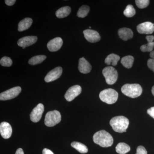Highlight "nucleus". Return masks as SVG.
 Returning a JSON list of instances; mask_svg holds the SVG:
<instances>
[{
	"mask_svg": "<svg viewBox=\"0 0 154 154\" xmlns=\"http://www.w3.org/2000/svg\"><path fill=\"white\" fill-rule=\"evenodd\" d=\"M130 147L124 143H118L116 147V152L119 154H125L130 151Z\"/></svg>",
	"mask_w": 154,
	"mask_h": 154,
	"instance_id": "nucleus-21",
	"label": "nucleus"
},
{
	"mask_svg": "<svg viewBox=\"0 0 154 154\" xmlns=\"http://www.w3.org/2000/svg\"><path fill=\"white\" fill-rule=\"evenodd\" d=\"M122 94L131 98L139 97L142 93V88L137 84H127L122 86L121 88Z\"/></svg>",
	"mask_w": 154,
	"mask_h": 154,
	"instance_id": "nucleus-3",
	"label": "nucleus"
},
{
	"mask_svg": "<svg viewBox=\"0 0 154 154\" xmlns=\"http://www.w3.org/2000/svg\"><path fill=\"white\" fill-rule=\"evenodd\" d=\"M21 87H16L2 92L0 94V100L2 101L10 100L17 97L21 93Z\"/></svg>",
	"mask_w": 154,
	"mask_h": 154,
	"instance_id": "nucleus-7",
	"label": "nucleus"
},
{
	"mask_svg": "<svg viewBox=\"0 0 154 154\" xmlns=\"http://www.w3.org/2000/svg\"><path fill=\"white\" fill-rule=\"evenodd\" d=\"M146 38L148 42H154V36H147Z\"/></svg>",
	"mask_w": 154,
	"mask_h": 154,
	"instance_id": "nucleus-35",
	"label": "nucleus"
},
{
	"mask_svg": "<svg viewBox=\"0 0 154 154\" xmlns=\"http://www.w3.org/2000/svg\"><path fill=\"white\" fill-rule=\"evenodd\" d=\"M63 72V69L61 67H57L50 71L45 78L46 82H50L57 79L60 77Z\"/></svg>",
	"mask_w": 154,
	"mask_h": 154,
	"instance_id": "nucleus-11",
	"label": "nucleus"
},
{
	"mask_svg": "<svg viewBox=\"0 0 154 154\" xmlns=\"http://www.w3.org/2000/svg\"><path fill=\"white\" fill-rule=\"evenodd\" d=\"M16 0H6L5 1L6 5L8 6H12L16 3Z\"/></svg>",
	"mask_w": 154,
	"mask_h": 154,
	"instance_id": "nucleus-33",
	"label": "nucleus"
},
{
	"mask_svg": "<svg viewBox=\"0 0 154 154\" xmlns=\"http://www.w3.org/2000/svg\"><path fill=\"white\" fill-rule=\"evenodd\" d=\"M82 89L79 85L72 86L66 91L65 98L68 102H71L82 93Z\"/></svg>",
	"mask_w": 154,
	"mask_h": 154,
	"instance_id": "nucleus-8",
	"label": "nucleus"
},
{
	"mask_svg": "<svg viewBox=\"0 0 154 154\" xmlns=\"http://www.w3.org/2000/svg\"><path fill=\"white\" fill-rule=\"evenodd\" d=\"M78 68L82 73L88 74L91 71L92 66L85 58L82 57L79 60Z\"/></svg>",
	"mask_w": 154,
	"mask_h": 154,
	"instance_id": "nucleus-16",
	"label": "nucleus"
},
{
	"mask_svg": "<svg viewBox=\"0 0 154 154\" xmlns=\"http://www.w3.org/2000/svg\"><path fill=\"white\" fill-rule=\"evenodd\" d=\"M123 14L125 17L130 18L134 16L136 11L133 6L131 5H128L125 8Z\"/></svg>",
	"mask_w": 154,
	"mask_h": 154,
	"instance_id": "nucleus-26",
	"label": "nucleus"
},
{
	"mask_svg": "<svg viewBox=\"0 0 154 154\" xmlns=\"http://www.w3.org/2000/svg\"><path fill=\"white\" fill-rule=\"evenodd\" d=\"M33 23V20L31 18H26L19 22L18 25V31L19 32L24 31L30 28Z\"/></svg>",
	"mask_w": 154,
	"mask_h": 154,
	"instance_id": "nucleus-18",
	"label": "nucleus"
},
{
	"mask_svg": "<svg viewBox=\"0 0 154 154\" xmlns=\"http://www.w3.org/2000/svg\"><path fill=\"white\" fill-rule=\"evenodd\" d=\"M136 154H147V152L144 147L140 146L137 149V152Z\"/></svg>",
	"mask_w": 154,
	"mask_h": 154,
	"instance_id": "nucleus-30",
	"label": "nucleus"
},
{
	"mask_svg": "<svg viewBox=\"0 0 154 154\" xmlns=\"http://www.w3.org/2000/svg\"><path fill=\"white\" fill-rule=\"evenodd\" d=\"M44 110V106L41 103L38 104L32 110L30 114V120L33 122H38L42 116Z\"/></svg>",
	"mask_w": 154,
	"mask_h": 154,
	"instance_id": "nucleus-9",
	"label": "nucleus"
},
{
	"mask_svg": "<svg viewBox=\"0 0 154 154\" xmlns=\"http://www.w3.org/2000/svg\"><path fill=\"white\" fill-rule=\"evenodd\" d=\"M147 112L149 115L154 119V107L149 108V109H148Z\"/></svg>",
	"mask_w": 154,
	"mask_h": 154,
	"instance_id": "nucleus-32",
	"label": "nucleus"
},
{
	"mask_svg": "<svg viewBox=\"0 0 154 154\" xmlns=\"http://www.w3.org/2000/svg\"><path fill=\"white\" fill-rule=\"evenodd\" d=\"M61 116L60 112L56 110L48 112L45 115V124L48 127L54 126L60 122Z\"/></svg>",
	"mask_w": 154,
	"mask_h": 154,
	"instance_id": "nucleus-5",
	"label": "nucleus"
},
{
	"mask_svg": "<svg viewBox=\"0 0 154 154\" xmlns=\"http://www.w3.org/2000/svg\"><path fill=\"white\" fill-rule=\"evenodd\" d=\"M42 154H54L51 150L45 148L43 149L42 150Z\"/></svg>",
	"mask_w": 154,
	"mask_h": 154,
	"instance_id": "nucleus-34",
	"label": "nucleus"
},
{
	"mask_svg": "<svg viewBox=\"0 0 154 154\" xmlns=\"http://www.w3.org/2000/svg\"><path fill=\"white\" fill-rule=\"evenodd\" d=\"M89 28H91V27H89Z\"/></svg>",
	"mask_w": 154,
	"mask_h": 154,
	"instance_id": "nucleus-40",
	"label": "nucleus"
},
{
	"mask_svg": "<svg viewBox=\"0 0 154 154\" xmlns=\"http://www.w3.org/2000/svg\"><path fill=\"white\" fill-rule=\"evenodd\" d=\"M15 154H24L23 149L21 148L18 149Z\"/></svg>",
	"mask_w": 154,
	"mask_h": 154,
	"instance_id": "nucleus-36",
	"label": "nucleus"
},
{
	"mask_svg": "<svg viewBox=\"0 0 154 154\" xmlns=\"http://www.w3.org/2000/svg\"><path fill=\"white\" fill-rule=\"evenodd\" d=\"M13 63V61L11 58L8 57H4L0 60V64L3 66L10 67Z\"/></svg>",
	"mask_w": 154,
	"mask_h": 154,
	"instance_id": "nucleus-28",
	"label": "nucleus"
},
{
	"mask_svg": "<svg viewBox=\"0 0 154 154\" xmlns=\"http://www.w3.org/2000/svg\"><path fill=\"white\" fill-rule=\"evenodd\" d=\"M25 48H26V47H22V48H23V49H25Z\"/></svg>",
	"mask_w": 154,
	"mask_h": 154,
	"instance_id": "nucleus-39",
	"label": "nucleus"
},
{
	"mask_svg": "<svg viewBox=\"0 0 154 154\" xmlns=\"http://www.w3.org/2000/svg\"><path fill=\"white\" fill-rule=\"evenodd\" d=\"M83 33L86 40L91 43L97 42L101 39L99 33L96 30L87 29L84 30Z\"/></svg>",
	"mask_w": 154,
	"mask_h": 154,
	"instance_id": "nucleus-12",
	"label": "nucleus"
},
{
	"mask_svg": "<svg viewBox=\"0 0 154 154\" xmlns=\"http://www.w3.org/2000/svg\"><path fill=\"white\" fill-rule=\"evenodd\" d=\"M152 93L154 96V86H153L152 89Z\"/></svg>",
	"mask_w": 154,
	"mask_h": 154,
	"instance_id": "nucleus-38",
	"label": "nucleus"
},
{
	"mask_svg": "<svg viewBox=\"0 0 154 154\" xmlns=\"http://www.w3.org/2000/svg\"><path fill=\"white\" fill-rule=\"evenodd\" d=\"M90 11V8L88 6L83 5L79 9L77 13V16L80 18H84L88 16Z\"/></svg>",
	"mask_w": 154,
	"mask_h": 154,
	"instance_id": "nucleus-25",
	"label": "nucleus"
},
{
	"mask_svg": "<svg viewBox=\"0 0 154 154\" xmlns=\"http://www.w3.org/2000/svg\"><path fill=\"white\" fill-rule=\"evenodd\" d=\"M99 96L102 102L111 105L114 104L117 101L118 94L115 90L109 88L101 91Z\"/></svg>",
	"mask_w": 154,
	"mask_h": 154,
	"instance_id": "nucleus-4",
	"label": "nucleus"
},
{
	"mask_svg": "<svg viewBox=\"0 0 154 154\" xmlns=\"http://www.w3.org/2000/svg\"><path fill=\"white\" fill-rule=\"evenodd\" d=\"M147 65L149 68L154 72V59H149L147 61Z\"/></svg>",
	"mask_w": 154,
	"mask_h": 154,
	"instance_id": "nucleus-31",
	"label": "nucleus"
},
{
	"mask_svg": "<svg viewBox=\"0 0 154 154\" xmlns=\"http://www.w3.org/2000/svg\"><path fill=\"white\" fill-rule=\"evenodd\" d=\"M71 146L81 153H86L88 151L87 146L81 143L78 142H73L71 143Z\"/></svg>",
	"mask_w": 154,
	"mask_h": 154,
	"instance_id": "nucleus-22",
	"label": "nucleus"
},
{
	"mask_svg": "<svg viewBox=\"0 0 154 154\" xmlns=\"http://www.w3.org/2000/svg\"><path fill=\"white\" fill-rule=\"evenodd\" d=\"M150 1L149 0H136V4L138 8L140 9H143L146 8L149 4Z\"/></svg>",
	"mask_w": 154,
	"mask_h": 154,
	"instance_id": "nucleus-29",
	"label": "nucleus"
},
{
	"mask_svg": "<svg viewBox=\"0 0 154 154\" xmlns=\"http://www.w3.org/2000/svg\"><path fill=\"white\" fill-rule=\"evenodd\" d=\"M134 61V58L132 56L128 55L122 58V64L127 69H130L132 66Z\"/></svg>",
	"mask_w": 154,
	"mask_h": 154,
	"instance_id": "nucleus-23",
	"label": "nucleus"
},
{
	"mask_svg": "<svg viewBox=\"0 0 154 154\" xmlns=\"http://www.w3.org/2000/svg\"><path fill=\"white\" fill-rule=\"evenodd\" d=\"M102 74L105 77L106 83L108 85L115 84L118 79V72L113 67L108 66L102 70Z\"/></svg>",
	"mask_w": 154,
	"mask_h": 154,
	"instance_id": "nucleus-6",
	"label": "nucleus"
},
{
	"mask_svg": "<svg viewBox=\"0 0 154 154\" xmlns=\"http://www.w3.org/2000/svg\"><path fill=\"white\" fill-rule=\"evenodd\" d=\"M63 41L60 37H58L50 40L47 44L48 50L51 52L57 51L62 46Z\"/></svg>",
	"mask_w": 154,
	"mask_h": 154,
	"instance_id": "nucleus-13",
	"label": "nucleus"
},
{
	"mask_svg": "<svg viewBox=\"0 0 154 154\" xmlns=\"http://www.w3.org/2000/svg\"><path fill=\"white\" fill-rule=\"evenodd\" d=\"M154 48V42H148L147 44L142 45L140 48L143 52H152Z\"/></svg>",
	"mask_w": 154,
	"mask_h": 154,
	"instance_id": "nucleus-27",
	"label": "nucleus"
},
{
	"mask_svg": "<svg viewBox=\"0 0 154 154\" xmlns=\"http://www.w3.org/2000/svg\"><path fill=\"white\" fill-rule=\"evenodd\" d=\"M110 124L114 131L116 132H126L129 124V120L125 116H115L110 120Z\"/></svg>",
	"mask_w": 154,
	"mask_h": 154,
	"instance_id": "nucleus-2",
	"label": "nucleus"
},
{
	"mask_svg": "<svg viewBox=\"0 0 154 154\" xmlns=\"http://www.w3.org/2000/svg\"><path fill=\"white\" fill-rule=\"evenodd\" d=\"M118 34L120 38L124 41L131 39L133 37L132 30L128 28H120L118 30Z\"/></svg>",
	"mask_w": 154,
	"mask_h": 154,
	"instance_id": "nucleus-17",
	"label": "nucleus"
},
{
	"mask_svg": "<svg viewBox=\"0 0 154 154\" xmlns=\"http://www.w3.org/2000/svg\"><path fill=\"white\" fill-rule=\"evenodd\" d=\"M94 142L102 147H108L113 145V138L105 130L97 131L93 136Z\"/></svg>",
	"mask_w": 154,
	"mask_h": 154,
	"instance_id": "nucleus-1",
	"label": "nucleus"
},
{
	"mask_svg": "<svg viewBox=\"0 0 154 154\" xmlns=\"http://www.w3.org/2000/svg\"><path fill=\"white\" fill-rule=\"evenodd\" d=\"M46 56L45 55H40L35 56L30 59L28 61L29 64L31 65H35L41 63L44 61L46 58Z\"/></svg>",
	"mask_w": 154,
	"mask_h": 154,
	"instance_id": "nucleus-24",
	"label": "nucleus"
},
{
	"mask_svg": "<svg viewBox=\"0 0 154 154\" xmlns=\"http://www.w3.org/2000/svg\"><path fill=\"white\" fill-rule=\"evenodd\" d=\"M37 40L36 36H27L20 38L18 41V45L21 47H26L36 43Z\"/></svg>",
	"mask_w": 154,
	"mask_h": 154,
	"instance_id": "nucleus-15",
	"label": "nucleus"
},
{
	"mask_svg": "<svg viewBox=\"0 0 154 154\" xmlns=\"http://www.w3.org/2000/svg\"><path fill=\"white\" fill-rule=\"evenodd\" d=\"M120 60L119 56L114 54H111L107 56L105 58V63L108 65H112L113 66H115L117 65V63Z\"/></svg>",
	"mask_w": 154,
	"mask_h": 154,
	"instance_id": "nucleus-20",
	"label": "nucleus"
},
{
	"mask_svg": "<svg viewBox=\"0 0 154 154\" xmlns=\"http://www.w3.org/2000/svg\"><path fill=\"white\" fill-rule=\"evenodd\" d=\"M71 11V9L69 6L62 7L56 12V15L57 18L61 19L68 17Z\"/></svg>",
	"mask_w": 154,
	"mask_h": 154,
	"instance_id": "nucleus-19",
	"label": "nucleus"
},
{
	"mask_svg": "<svg viewBox=\"0 0 154 154\" xmlns=\"http://www.w3.org/2000/svg\"><path fill=\"white\" fill-rule=\"evenodd\" d=\"M150 56L151 59H154V51H153L150 52Z\"/></svg>",
	"mask_w": 154,
	"mask_h": 154,
	"instance_id": "nucleus-37",
	"label": "nucleus"
},
{
	"mask_svg": "<svg viewBox=\"0 0 154 154\" xmlns=\"http://www.w3.org/2000/svg\"><path fill=\"white\" fill-rule=\"evenodd\" d=\"M0 133L4 139L11 137L12 134V128L8 122H4L0 124Z\"/></svg>",
	"mask_w": 154,
	"mask_h": 154,
	"instance_id": "nucleus-14",
	"label": "nucleus"
},
{
	"mask_svg": "<svg viewBox=\"0 0 154 154\" xmlns=\"http://www.w3.org/2000/svg\"><path fill=\"white\" fill-rule=\"evenodd\" d=\"M137 29L141 34H152L154 31V24L149 22H143L138 25Z\"/></svg>",
	"mask_w": 154,
	"mask_h": 154,
	"instance_id": "nucleus-10",
	"label": "nucleus"
}]
</instances>
